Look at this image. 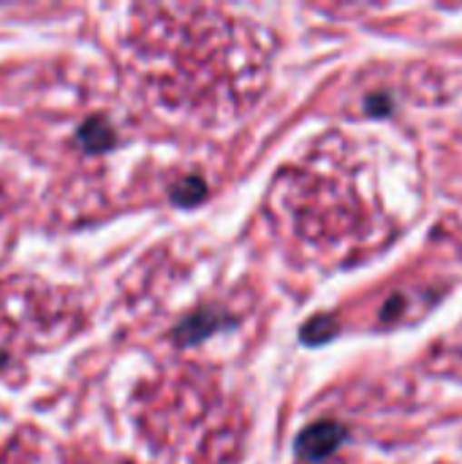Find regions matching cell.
<instances>
[{"instance_id":"obj_1","label":"cell","mask_w":462,"mask_h":464,"mask_svg":"<svg viewBox=\"0 0 462 464\" xmlns=\"http://www.w3.org/2000/svg\"><path fill=\"white\" fill-rule=\"evenodd\" d=\"M112 141H114L112 128H109L101 117H93V120H87V122L79 128V144H82L84 150H90V152H101V150H106Z\"/></svg>"}]
</instances>
